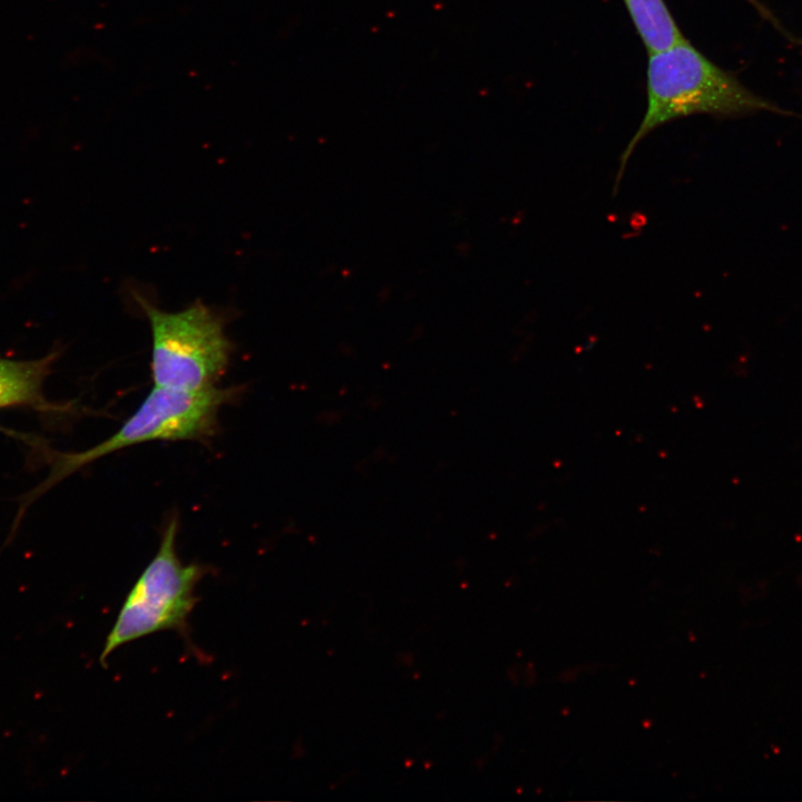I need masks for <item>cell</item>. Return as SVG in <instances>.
<instances>
[{
	"label": "cell",
	"mask_w": 802,
	"mask_h": 802,
	"mask_svg": "<svg viewBox=\"0 0 802 802\" xmlns=\"http://www.w3.org/2000/svg\"><path fill=\"white\" fill-rule=\"evenodd\" d=\"M761 110L783 113L716 66L688 40L649 53L646 111L619 159L615 188L637 144L656 127L694 114L737 116Z\"/></svg>",
	"instance_id": "6da1fadb"
},
{
	"label": "cell",
	"mask_w": 802,
	"mask_h": 802,
	"mask_svg": "<svg viewBox=\"0 0 802 802\" xmlns=\"http://www.w3.org/2000/svg\"><path fill=\"white\" fill-rule=\"evenodd\" d=\"M136 299L150 325L154 385L179 391L215 385L234 351L225 330V314L200 300L180 311L167 312L141 295Z\"/></svg>",
	"instance_id": "7a4b0ae2"
},
{
	"label": "cell",
	"mask_w": 802,
	"mask_h": 802,
	"mask_svg": "<svg viewBox=\"0 0 802 802\" xmlns=\"http://www.w3.org/2000/svg\"><path fill=\"white\" fill-rule=\"evenodd\" d=\"M179 518L174 514L159 547L126 596L111 627L100 663L118 647L147 635L174 629L187 635V618L197 603L195 589L206 574L199 564H184L176 551Z\"/></svg>",
	"instance_id": "3957f363"
},
{
	"label": "cell",
	"mask_w": 802,
	"mask_h": 802,
	"mask_svg": "<svg viewBox=\"0 0 802 802\" xmlns=\"http://www.w3.org/2000/svg\"><path fill=\"white\" fill-rule=\"evenodd\" d=\"M236 387L216 385L179 391L154 385L136 411L108 439L79 452L65 454L56 464L57 481L113 452L150 441L206 442L218 428L219 410L239 394Z\"/></svg>",
	"instance_id": "277c9868"
},
{
	"label": "cell",
	"mask_w": 802,
	"mask_h": 802,
	"mask_svg": "<svg viewBox=\"0 0 802 802\" xmlns=\"http://www.w3.org/2000/svg\"><path fill=\"white\" fill-rule=\"evenodd\" d=\"M59 351L43 358L17 361L0 356V408L10 405L46 407L42 384Z\"/></svg>",
	"instance_id": "5b68a950"
},
{
	"label": "cell",
	"mask_w": 802,
	"mask_h": 802,
	"mask_svg": "<svg viewBox=\"0 0 802 802\" xmlns=\"http://www.w3.org/2000/svg\"><path fill=\"white\" fill-rule=\"evenodd\" d=\"M632 21L648 53L687 40L664 0H624Z\"/></svg>",
	"instance_id": "8992f818"
},
{
	"label": "cell",
	"mask_w": 802,
	"mask_h": 802,
	"mask_svg": "<svg viewBox=\"0 0 802 802\" xmlns=\"http://www.w3.org/2000/svg\"><path fill=\"white\" fill-rule=\"evenodd\" d=\"M749 1H750L755 8H757V11H759L765 19H767L769 21H773V20H774V18H773L774 16L770 12L769 9H766V8L760 2V0H749Z\"/></svg>",
	"instance_id": "52a82bcc"
}]
</instances>
